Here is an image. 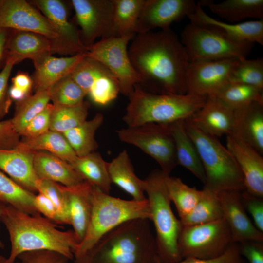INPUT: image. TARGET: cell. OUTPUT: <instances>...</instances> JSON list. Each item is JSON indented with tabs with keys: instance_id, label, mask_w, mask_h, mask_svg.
Wrapping results in <instances>:
<instances>
[{
	"instance_id": "obj_1",
	"label": "cell",
	"mask_w": 263,
	"mask_h": 263,
	"mask_svg": "<svg viewBox=\"0 0 263 263\" xmlns=\"http://www.w3.org/2000/svg\"><path fill=\"white\" fill-rule=\"evenodd\" d=\"M128 52L141 88L157 94H187L189 61L180 39L170 28L136 34Z\"/></svg>"
},
{
	"instance_id": "obj_2",
	"label": "cell",
	"mask_w": 263,
	"mask_h": 263,
	"mask_svg": "<svg viewBox=\"0 0 263 263\" xmlns=\"http://www.w3.org/2000/svg\"><path fill=\"white\" fill-rule=\"evenodd\" d=\"M0 220L8 232L11 242L7 263H14L22 252L44 249L58 252L74 260L79 243L73 230H60L40 213L31 215L4 205Z\"/></svg>"
},
{
	"instance_id": "obj_3",
	"label": "cell",
	"mask_w": 263,
	"mask_h": 263,
	"mask_svg": "<svg viewBox=\"0 0 263 263\" xmlns=\"http://www.w3.org/2000/svg\"><path fill=\"white\" fill-rule=\"evenodd\" d=\"M148 219L127 221L106 233L74 263H157L155 237Z\"/></svg>"
},
{
	"instance_id": "obj_4",
	"label": "cell",
	"mask_w": 263,
	"mask_h": 263,
	"mask_svg": "<svg viewBox=\"0 0 263 263\" xmlns=\"http://www.w3.org/2000/svg\"><path fill=\"white\" fill-rule=\"evenodd\" d=\"M122 120L127 127L148 123L169 124L190 118L205 104L207 96L157 94L136 85L128 96Z\"/></svg>"
},
{
	"instance_id": "obj_5",
	"label": "cell",
	"mask_w": 263,
	"mask_h": 263,
	"mask_svg": "<svg viewBox=\"0 0 263 263\" xmlns=\"http://www.w3.org/2000/svg\"><path fill=\"white\" fill-rule=\"evenodd\" d=\"M150 217L147 198L142 201L124 200L93 187L90 220L84 238L74 252V259L84 255L102 236L119 225L138 218L150 220Z\"/></svg>"
},
{
	"instance_id": "obj_6",
	"label": "cell",
	"mask_w": 263,
	"mask_h": 263,
	"mask_svg": "<svg viewBox=\"0 0 263 263\" xmlns=\"http://www.w3.org/2000/svg\"><path fill=\"white\" fill-rule=\"evenodd\" d=\"M166 176L160 169L154 170L143 180V187L148 196L150 221L155 230L158 260L161 263H176L182 260L178 247L182 225L172 211L165 182Z\"/></svg>"
},
{
	"instance_id": "obj_7",
	"label": "cell",
	"mask_w": 263,
	"mask_h": 263,
	"mask_svg": "<svg viewBox=\"0 0 263 263\" xmlns=\"http://www.w3.org/2000/svg\"><path fill=\"white\" fill-rule=\"evenodd\" d=\"M187 131L195 144L204 168V188L216 193L245 190L244 177L232 155L215 137L206 134L185 120Z\"/></svg>"
},
{
	"instance_id": "obj_8",
	"label": "cell",
	"mask_w": 263,
	"mask_h": 263,
	"mask_svg": "<svg viewBox=\"0 0 263 263\" xmlns=\"http://www.w3.org/2000/svg\"><path fill=\"white\" fill-rule=\"evenodd\" d=\"M189 62L246 58L254 43L232 39L207 25L191 22L181 34Z\"/></svg>"
},
{
	"instance_id": "obj_9",
	"label": "cell",
	"mask_w": 263,
	"mask_h": 263,
	"mask_svg": "<svg viewBox=\"0 0 263 263\" xmlns=\"http://www.w3.org/2000/svg\"><path fill=\"white\" fill-rule=\"evenodd\" d=\"M119 140L133 145L152 157L166 175L178 165L174 141L169 124L148 123L116 131Z\"/></svg>"
},
{
	"instance_id": "obj_10",
	"label": "cell",
	"mask_w": 263,
	"mask_h": 263,
	"mask_svg": "<svg viewBox=\"0 0 263 263\" xmlns=\"http://www.w3.org/2000/svg\"><path fill=\"white\" fill-rule=\"evenodd\" d=\"M234 243L230 228L224 219L193 226H182L178 247L182 259L217 258Z\"/></svg>"
},
{
	"instance_id": "obj_11",
	"label": "cell",
	"mask_w": 263,
	"mask_h": 263,
	"mask_svg": "<svg viewBox=\"0 0 263 263\" xmlns=\"http://www.w3.org/2000/svg\"><path fill=\"white\" fill-rule=\"evenodd\" d=\"M0 28L40 34L51 42L53 54L76 55L62 40L47 18L26 0H1Z\"/></svg>"
},
{
	"instance_id": "obj_12",
	"label": "cell",
	"mask_w": 263,
	"mask_h": 263,
	"mask_svg": "<svg viewBox=\"0 0 263 263\" xmlns=\"http://www.w3.org/2000/svg\"><path fill=\"white\" fill-rule=\"evenodd\" d=\"M129 37H110L88 47L87 56L98 61L108 68L117 79L120 93L128 96L140 79L130 61L128 44Z\"/></svg>"
},
{
	"instance_id": "obj_13",
	"label": "cell",
	"mask_w": 263,
	"mask_h": 263,
	"mask_svg": "<svg viewBox=\"0 0 263 263\" xmlns=\"http://www.w3.org/2000/svg\"><path fill=\"white\" fill-rule=\"evenodd\" d=\"M75 19L81 28L80 37L88 47L95 39L113 37V0H72Z\"/></svg>"
},
{
	"instance_id": "obj_14",
	"label": "cell",
	"mask_w": 263,
	"mask_h": 263,
	"mask_svg": "<svg viewBox=\"0 0 263 263\" xmlns=\"http://www.w3.org/2000/svg\"><path fill=\"white\" fill-rule=\"evenodd\" d=\"M70 75L96 104L107 105L115 99L120 93L119 83L114 75L87 54Z\"/></svg>"
},
{
	"instance_id": "obj_15",
	"label": "cell",
	"mask_w": 263,
	"mask_h": 263,
	"mask_svg": "<svg viewBox=\"0 0 263 263\" xmlns=\"http://www.w3.org/2000/svg\"><path fill=\"white\" fill-rule=\"evenodd\" d=\"M236 59L189 62L186 75L187 94L210 96L229 82L238 62Z\"/></svg>"
},
{
	"instance_id": "obj_16",
	"label": "cell",
	"mask_w": 263,
	"mask_h": 263,
	"mask_svg": "<svg viewBox=\"0 0 263 263\" xmlns=\"http://www.w3.org/2000/svg\"><path fill=\"white\" fill-rule=\"evenodd\" d=\"M197 3L193 0H145L137 22L136 34L156 28L166 30L192 14Z\"/></svg>"
},
{
	"instance_id": "obj_17",
	"label": "cell",
	"mask_w": 263,
	"mask_h": 263,
	"mask_svg": "<svg viewBox=\"0 0 263 263\" xmlns=\"http://www.w3.org/2000/svg\"><path fill=\"white\" fill-rule=\"evenodd\" d=\"M242 191H223L217 193L223 215L233 243L245 241L263 243V232L258 230L248 216L241 199Z\"/></svg>"
},
{
	"instance_id": "obj_18",
	"label": "cell",
	"mask_w": 263,
	"mask_h": 263,
	"mask_svg": "<svg viewBox=\"0 0 263 263\" xmlns=\"http://www.w3.org/2000/svg\"><path fill=\"white\" fill-rule=\"evenodd\" d=\"M226 148L242 173L248 193L263 198V158L253 148L230 135L226 136Z\"/></svg>"
},
{
	"instance_id": "obj_19",
	"label": "cell",
	"mask_w": 263,
	"mask_h": 263,
	"mask_svg": "<svg viewBox=\"0 0 263 263\" xmlns=\"http://www.w3.org/2000/svg\"><path fill=\"white\" fill-rule=\"evenodd\" d=\"M234 110L214 96H207L204 105L187 120L195 128L218 138L231 133Z\"/></svg>"
},
{
	"instance_id": "obj_20",
	"label": "cell",
	"mask_w": 263,
	"mask_h": 263,
	"mask_svg": "<svg viewBox=\"0 0 263 263\" xmlns=\"http://www.w3.org/2000/svg\"><path fill=\"white\" fill-rule=\"evenodd\" d=\"M7 57L17 64L25 59L34 66L53 54L52 44L45 37L34 32L13 30L7 43Z\"/></svg>"
},
{
	"instance_id": "obj_21",
	"label": "cell",
	"mask_w": 263,
	"mask_h": 263,
	"mask_svg": "<svg viewBox=\"0 0 263 263\" xmlns=\"http://www.w3.org/2000/svg\"><path fill=\"white\" fill-rule=\"evenodd\" d=\"M230 136L248 144L263 155V103L253 102L234 110Z\"/></svg>"
},
{
	"instance_id": "obj_22",
	"label": "cell",
	"mask_w": 263,
	"mask_h": 263,
	"mask_svg": "<svg viewBox=\"0 0 263 263\" xmlns=\"http://www.w3.org/2000/svg\"><path fill=\"white\" fill-rule=\"evenodd\" d=\"M29 2L42 12L62 40L75 54L87 51L88 47L82 42L79 32L68 19V9L63 1L32 0Z\"/></svg>"
},
{
	"instance_id": "obj_23",
	"label": "cell",
	"mask_w": 263,
	"mask_h": 263,
	"mask_svg": "<svg viewBox=\"0 0 263 263\" xmlns=\"http://www.w3.org/2000/svg\"><path fill=\"white\" fill-rule=\"evenodd\" d=\"M188 18L191 22L210 26L232 39L263 45V19L238 23L225 22L207 15L199 2L195 11Z\"/></svg>"
},
{
	"instance_id": "obj_24",
	"label": "cell",
	"mask_w": 263,
	"mask_h": 263,
	"mask_svg": "<svg viewBox=\"0 0 263 263\" xmlns=\"http://www.w3.org/2000/svg\"><path fill=\"white\" fill-rule=\"evenodd\" d=\"M69 212L70 225L73 227L79 244L84 238L90 220L93 208V187L83 182L72 187H65Z\"/></svg>"
},
{
	"instance_id": "obj_25",
	"label": "cell",
	"mask_w": 263,
	"mask_h": 263,
	"mask_svg": "<svg viewBox=\"0 0 263 263\" xmlns=\"http://www.w3.org/2000/svg\"><path fill=\"white\" fill-rule=\"evenodd\" d=\"M34 152L0 149V170L26 189L37 191L38 179L33 167Z\"/></svg>"
},
{
	"instance_id": "obj_26",
	"label": "cell",
	"mask_w": 263,
	"mask_h": 263,
	"mask_svg": "<svg viewBox=\"0 0 263 263\" xmlns=\"http://www.w3.org/2000/svg\"><path fill=\"white\" fill-rule=\"evenodd\" d=\"M33 167L38 179L65 187L76 186L84 181L69 163L46 151L34 152Z\"/></svg>"
},
{
	"instance_id": "obj_27",
	"label": "cell",
	"mask_w": 263,
	"mask_h": 263,
	"mask_svg": "<svg viewBox=\"0 0 263 263\" xmlns=\"http://www.w3.org/2000/svg\"><path fill=\"white\" fill-rule=\"evenodd\" d=\"M86 52L68 57L49 56L36 66L32 78L36 92L49 89L55 83L70 74Z\"/></svg>"
},
{
	"instance_id": "obj_28",
	"label": "cell",
	"mask_w": 263,
	"mask_h": 263,
	"mask_svg": "<svg viewBox=\"0 0 263 263\" xmlns=\"http://www.w3.org/2000/svg\"><path fill=\"white\" fill-rule=\"evenodd\" d=\"M169 126L174 141L178 165L188 169L205 184L206 177L202 163L197 149L187 131L185 120L169 123Z\"/></svg>"
},
{
	"instance_id": "obj_29",
	"label": "cell",
	"mask_w": 263,
	"mask_h": 263,
	"mask_svg": "<svg viewBox=\"0 0 263 263\" xmlns=\"http://www.w3.org/2000/svg\"><path fill=\"white\" fill-rule=\"evenodd\" d=\"M109 176L114 183L137 201L147 199L145 195L143 180L135 174L126 150L121 151L108 163Z\"/></svg>"
},
{
	"instance_id": "obj_30",
	"label": "cell",
	"mask_w": 263,
	"mask_h": 263,
	"mask_svg": "<svg viewBox=\"0 0 263 263\" xmlns=\"http://www.w3.org/2000/svg\"><path fill=\"white\" fill-rule=\"evenodd\" d=\"M213 13L231 23L247 18L263 19V0H226L216 3L212 0L199 1Z\"/></svg>"
},
{
	"instance_id": "obj_31",
	"label": "cell",
	"mask_w": 263,
	"mask_h": 263,
	"mask_svg": "<svg viewBox=\"0 0 263 263\" xmlns=\"http://www.w3.org/2000/svg\"><path fill=\"white\" fill-rule=\"evenodd\" d=\"M108 163L99 153L94 151L77 157L70 164L84 181L109 194L112 183L109 173Z\"/></svg>"
},
{
	"instance_id": "obj_32",
	"label": "cell",
	"mask_w": 263,
	"mask_h": 263,
	"mask_svg": "<svg viewBox=\"0 0 263 263\" xmlns=\"http://www.w3.org/2000/svg\"><path fill=\"white\" fill-rule=\"evenodd\" d=\"M16 149L30 152L46 151L70 164L77 157L63 134L51 130L37 137H23Z\"/></svg>"
},
{
	"instance_id": "obj_33",
	"label": "cell",
	"mask_w": 263,
	"mask_h": 263,
	"mask_svg": "<svg viewBox=\"0 0 263 263\" xmlns=\"http://www.w3.org/2000/svg\"><path fill=\"white\" fill-rule=\"evenodd\" d=\"M103 121V115L97 113L92 119L86 120L63 133L77 157L86 155L97 150L98 146L95 134Z\"/></svg>"
},
{
	"instance_id": "obj_34",
	"label": "cell",
	"mask_w": 263,
	"mask_h": 263,
	"mask_svg": "<svg viewBox=\"0 0 263 263\" xmlns=\"http://www.w3.org/2000/svg\"><path fill=\"white\" fill-rule=\"evenodd\" d=\"M113 37L133 38L136 34L137 22L145 0H113Z\"/></svg>"
},
{
	"instance_id": "obj_35",
	"label": "cell",
	"mask_w": 263,
	"mask_h": 263,
	"mask_svg": "<svg viewBox=\"0 0 263 263\" xmlns=\"http://www.w3.org/2000/svg\"><path fill=\"white\" fill-rule=\"evenodd\" d=\"M35 194L23 188L0 170V204L31 215L39 213L34 204Z\"/></svg>"
},
{
	"instance_id": "obj_36",
	"label": "cell",
	"mask_w": 263,
	"mask_h": 263,
	"mask_svg": "<svg viewBox=\"0 0 263 263\" xmlns=\"http://www.w3.org/2000/svg\"><path fill=\"white\" fill-rule=\"evenodd\" d=\"M194 207L184 218L179 219L182 226H193L223 219L221 206L217 194L205 188Z\"/></svg>"
},
{
	"instance_id": "obj_37",
	"label": "cell",
	"mask_w": 263,
	"mask_h": 263,
	"mask_svg": "<svg viewBox=\"0 0 263 263\" xmlns=\"http://www.w3.org/2000/svg\"><path fill=\"white\" fill-rule=\"evenodd\" d=\"M233 109L253 102L263 103V89L240 83L228 82L213 95Z\"/></svg>"
},
{
	"instance_id": "obj_38",
	"label": "cell",
	"mask_w": 263,
	"mask_h": 263,
	"mask_svg": "<svg viewBox=\"0 0 263 263\" xmlns=\"http://www.w3.org/2000/svg\"><path fill=\"white\" fill-rule=\"evenodd\" d=\"M165 182L169 198L177 209L180 219L187 215L200 199L202 190L185 184L180 178L166 175Z\"/></svg>"
},
{
	"instance_id": "obj_39",
	"label": "cell",
	"mask_w": 263,
	"mask_h": 263,
	"mask_svg": "<svg viewBox=\"0 0 263 263\" xmlns=\"http://www.w3.org/2000/svg\"><path fill=\"white\" fill-rule=\"evenodd\" d=\"M50 101L49 89L37 91L23 100L17 102L13 125L20 135L28 123L43 110Z\"/></svg>"
},
{
	"instance_id": "obj_40",
	"label": "cell",
	"mask_w": 263,
	"mask_h": 263,
	"mask_svg": "<svg viewBox=\"0 0 263 263\" xmlns=\"http://www.w3.org/2000/svg\"><path fill=\"white\" fill-rule=\"evenodd\" d=\"M89 107L85 101L74 106H53L50 130L63 134L77 126L86 120Z\"/></svg>"
},
{
	"instance_id": "obj_41",
	"label": "cell",
	"mask_w": 263,
	"mask_h": 263,
	"mask_svg": "<svg viewBox=\"0 0 263 263\" xmlns=\"http://www.w3.org/2000/svg\"><path fill=\"white\" fill-rule=\"evenodd\" d=\"M50 101L54 106H71L83 102L87 94L70 74L55 83L50 89Z\"/></svg>"
},
{
	"instance_id": "obj_42",
	"label": "cell",
	"mask_w": 263,
	"mask_h": 263,
	"mask_svg": "<svg viewBox=\"0 0 263 263\" xmlns=\"http://www.w3.org/2000/svg\"><path fill=\"white\" fill-rule=\"evenodd\" d=\"M37 192L47 197L53 203L57 214V224L70 225L68 198L65 186L59 183L38 179Z\"/></svg>"
},
{
	"instance_id": "obj_43",
	"label": "cell",
	"mask_w": 263,
	"mask_h": 263,
	"mask_svg": "<svg viewBox=\"0 0 263 263\" xmlns=\"http://www.w3.org/2000/svg\"><path fill=\"white\" fill-rule=\"evenodd\" d=\"M229 82L263 89V58L239 60L232 72Z\"/></svg>"
},
{
	"instance_id": "obj_44",
	"label": "cell",
	"mask_w": 263,
	"mask_h": 263,
	"mask_svg": "<svg viewBox=\"0 0 263 263\" xmlns=\"http://www.w3.org/2000/svg\"><path fill=\"white\" fill-rule=\"evenodd\" d=\"M53 105L49 103L45 108L33 118L20 133L24 138L39 136L50 130Z\"/></svg>"
},
{
	"instance_id": "obj_45",
	"label": "cell",
	"mask_w": 263,
	"mask_h": 263,
	"mask_svg": "<svg viewBox=\"0 0 263 263\" xmlns=\"http://www.w3.org/2000/svg\"><path fill=\"white\" fill-rule=\"evenodd\" d=\"M14 263H69L70 260L63 254L51 250H37L20 254Z\"/></svg>"
},
{
	"instance_id": "obj_46",
	"label": "cell",
	"mask_w": 263,
	"mask_h": 263,
	"mask_svg": "<svg viewBox=\"0 0 263 263\" xmlns=\"http://www.w3.org/2000/svg\"><path fill=\"white\" fill-rule=\"evenodd\" d=\"M14 65L12 59L6 58L5 66L0 72V121L7 114L12 103L8 82Z\"/></svg>"
},
{
	"instance_id": "obj_47",
	"label": "cell",
	"mask_w": 263,
	"mask_h": 263,
	"mask_svg": "<svg viewBox=\"0 0 263 263\" xmlns=\"http://www.w3.org/2000/svg\"><path fill=\"white\" fill-rule=\"evenodd\" d=\"M157 263H161L158 260ZM176 263H246L240 254L238 243H233L220 256L211 259L187 258Z\"/></svg>"
},
{
	"instance_id": "obj_48",
	"label": "cell",
	"mask_w": 263,
	"mask_h": 263,
	"mask_svg": "<svg viewBox=\"0 0 263 263\" xmlns=\"http://www.w3.org/2000/svg\"><path fill=\"white\" fill-rule=\"evenodd\" d=\"M244 206L252 216L254 225L263 232V198L252 195L244 190L241 193Z\"/></svg>"
},
{
	"instance_id": "obj_49",
	"label": "cell",
	"mask_w": 263,
	"mask_h": 263,
	"mask_svg": "<svg viewBox=\"0 0 263 263\" xmlns=\"http://www.w3.org/2000/svg\"><path fill=\"white\" fill-rule=\"evenodd\" d=\"M11 119L0 121V149L13 150L19 146L21 139Z\"/></svg>"
},
{
	"instance_id": "obj_50",
	"label": "cell",
	"mask_w": 263,
	"mask_h": 263,
	"mask_svg": "<svg viewBox=\"0 0 263 263\" xmlns=\"http://www.w3.org/2000/svg\"><path fill=\"white\" fill-rule=\"evenodd\" d=\"M238 244L241 255L249 263H263V243L245 241Z\"/></svg>"
},
{
	"instance_id": "obj_51",
	"label": "cell",
	"mask_w": 263,
	"mask_h": 263,
	"mask_svg": "<svg viewBox=\"0 0 263 263\" xmlns=\"http://www.w3.org/2000/svg\"><path fill=\"white\" fill-rule=\"evenodd\" d=\"M34 204L37 210L53 223H57L56 208L52 201L44 194H35Z\"/></svg>"
},
{
	"instance_id": "obj_52",
	"label": "cell",
	"mask_w": 263,
	"mask_h": 263,
	"mask_svg": "<svg viewBox=\"0 0 263 263\" xmlns=\"http://www.w3.org/2000/svg\"><path fill=\"white\" fill-rule=\"evenodd\" d=\"M12 85L28 95H30L33 83L29 75L23 72H19L12 78Z\"/></svg>"
},
{
	"instance_id": "obj_53",
	"label": "cell",
	"mask_w": 263,
	"mask_h": 263,
	"mask_svg": "<svg viewBox=\"0 0 263 263\" xmlns=\"http://www.w3.org/2000/svg\"><path fill=\"white\" fill-rule=\"evenodd\" d=\"M12 32V30L0 28V63L5 53L7 42Z\"/></svg>"
},
{
	"instance_id": "obj_54",
	"label": "cell",
	"mask_w": 263,
	"mask_h": 263,
	"mask_svg": "<svg viewBox=\"0 0 263 263\" xmlns=\"http://www.w3.org/2000/svg\"><path fill=\"white\" fill-rule=\"evenodd\" d=\"M9 94L11 99L17 102L23 100L29 95L13 85L9 88Z\"/></svg>"
},
{
	"instance_id": "obj_55",
	"label": "cell",
	"mask_w": 263,
	"mask_h": 263,
	"mask_svg": "<svg viewBox=\"0 0 263 263\" xmlns=\"http://www.w3.org/2000/svg\"><path fill=\"white\" fill-rule=\"evenodd\" d=\"M4 205L0 204V216ZM4 247V244L2 242V240L0 238V249H3Z\"/></svg>"
},
{
	"instance_id": "obj_56",
	"label": "cell",
	"mask_w": 263,
	"mask_h": 263,
	"mask_svg": "<svg viewBox=\"0 0 263 263\" xmlns=\"http://www.w3.org/2000/svg\"><path fill=\"white\" fill-rule=\"evenodd\" d=\"M0 263H7L6 262V258L3 256L2 258L0 260Z\"/></svg>"
},
{
	"instance_id": "obj_57",
	"label": "cell",
	"mask_w": 263,
	"mask_h": 263,
	"mask_svg": "<svg viewBox=\"0 0 263 263\" xmlns=\"http://www.w3.org/2000/svg\"><path fill=\"white\" fill-rule=\"evenodd\" d=\"M3 256L0 255V260L2 258Z\"/></svg>"
},
{
	"instance_id": "obj_58",
	"label": "cell",
	"mask_w": 263,
	"mask_h": 263,
	"mask_svg": "<svg viewBox=\"0 0 263 263\" xmlns=\"http://www.w3.org/2000/svg\"><path fill=\"white\" fill-rule=\"evenodd\" d=\"M1 0H0V3H1Z\"/></svg>"
}]
</instances>
